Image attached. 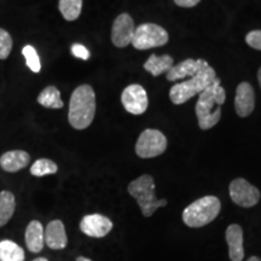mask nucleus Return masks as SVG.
Here are the masks:
<instances>
[{
    "instance_id": "1",
    "label": "nucleus",
    "mask_w": 261,
    "mask_h": 261,
    "mask_svg": "<svg viewBox=\"0 0 261 261\" xmlns=\"http://www.w3.org/2000/svg\"><path fill=\"white\" fill-rule=\"evenodd\" d=\"M226 100V92L220 79H215L210 86L198 94L195 112L201 129H210L219 122L221 106Z\"/></svg>"
},
{
    "instance_id": "2",
    "label": "nucleus",
    "mask_w": 261,
    "mask_h": 261,
    "mask_svg": "<svg viewBox=\"0 0 261 261\" xmlns=\"http://www.w3.org/2000/svg\"><path fill=\"white\" fill-rule=\"evenodd\" d=\"M96 115V93L90 85H81L74 90L69 102L68 120L75 129H85Z\"/></svg>"
},
{
    "instance_id": "3",
    "label": "nucleus",
    "mask_w": 261,
    "mask_h": 261,
    "mask_svg": "<svg viewBox=\"0 0 261 261\" xmlns=\"http://www.w3.org/2000/svg\"><path fill=\"white\" fill-rule=\"evenodd\" d=\"M215 79H217V73L207 62L195 76L172 86V89L169 90V98L175 106H180V104L187 103L196 94H200Z\"/></svg>"
},
{
    "instance_id": "4",
    "label": "nucleus",
    "mask_w": 261,
    "mask_h": 261,
    "mask_svg": "<svg viewBox=\"0 0 261 261\" xmlns=\"http://www.w3.org/2000/svg\"><path fill=\"white\" fill-rule=\"evenodd\" d=\"M127 190L133 198H136L143 215L146 218L151 217L160 207H165L167 204V200L156 198L154 178L149 174L140 175L136 180L129 182Z\"/></svg>"
},
{
    "instance_id": "5",
    "label": "nucleus",
    "mask_w": 261,
    "mask_h": 261,
    "mask_svg": "<svg viewBox=\"0 0 261 261\" xmlns=\"http://www.w3.org/2000/svg\"><path fill=\"white\" fill-rule=\"evenodd\" d=\"M220 200L215 196H204L188 205L182 212V220L189 227H202L219 215Z\"/></svg>"
},
{
    "instance_id": "6",
    "label": "nucleus",
    "mask_w": 261,
    "mask_h": 261,
    "mask_svg": "<svg viewBox=\"0 0 261 261\" xmlns=\"http://www.w3.org/2000/svg\"><path fill=\"white\" fill-rule=\"evenodd\" d=\"M168 40V33L161 25L143 23L136 28L130 45H133L137 50H149L152 47L163 46L167 44Z\"/></svg>"
},
{
    "instance_id": "7",
    "label": "nucleus",
    "mask_w": 261,
    "mask_h": 261,
    "mask_svg": "<svg viewBox=\"0 0 261 261\" xmlns=\"http://www.w3.org/2000/svg\"><path fill=\"white\" fill-rule=\"evenodd\" d=\"M167 138L161 130L148 128L143 130L136 143V154L142 159L162 155L167 149Z\"/></svg>"
},
{
    "instance_id": "8",
    "label": "nucleus",
    "mask_w": 261,
    "mask_h": 261,
    "mask_svg": "<svg viewBox=\"0 0 261 261\" xmlns=\"http://www.w3.org/2000/svg\"><path fill=\"white\" fill-rule=\"evenodd\" d=\"M230 197L241 207L250 208L260 201V191L246 179L237 178L230 184Z\"/></svg>"
},
{
    "instance_id": "9",
    "label": "nucleus",
    "mask_w": 261,
    "mask_h": 261,
    "mask_svg": "<svg viewBox=\"0 0 261 261\" xmlns=\"http://www.w3.org/2000/svg\"><path fill=\"white\" fill-rule=\"evenodd\" d=\"M121 103L126 112L133 115H142L149 107L148 93L144 87L138 84L127 86L121 94Z\"/></svg>"
},
{
    "instance_id": "10",
    "label": "nucleus",
    "mask_w": 261,
    "mask_h": 261,
    "mask_svg": "<svg viewBox=\"0 0 261 261\" xmlns=\"http://www.w3.org/2000/svg\"><path fill=\"white\" fill-rule=\"evenodd\" d=\"M135 22L128 14H121L115 18L112 28V41L116 47H126L132 44L135 35Z\"/></svg>"
},
{
    "instance_id": "11",
    "label": "nucleus",
    "mask_w": 261,
    "mask_h": 261,
    "mask_svg": "<svg viewBox=\"0 0 261 261\" xmlns=\"http://www.w3.org/2000/svg\"><path fill=\"white\" fill-rule=\"evenodd\" d=\"M80 230L89 237H106L113 230V221L102 214H89L80 221Z\"/></svg>"
},
{
    "instance_id": "12",
    "label": "nucleus",
    "mask_w": 261,
    "mask_h": 261,
    "mask_svg": "<svg viewBox=\"0 0 261 261\" xmlns=\"http://www.w3.org/2000/svg\"><path fill=\"white\" fill-rule=\"evenodd\" d=\"M255 108V93L249 83H241L237 86L234 97V109L238 116L247 117Z\"/></svg>"
},
{
    "instance_id": "13",
    "label": "nucleus",
    "mask_w": 261,
    "mask_h": 261,
    "mask_svg": "<svg viewBox=\"0 0 261 261\" xmlns=\"http://www.w3.org/2000/svg\"><path fill=\"white\" fill-rule=\"evenodd\" d=\"M45 244L54 250L64 249L68 244L64 224L61 220H52L45 228Z\"/></svg>"
},
{
    "instance_id": "14",
    "label": "nucleus",
    "mask_w": 261,
    "mask_h": 261,
    "mask_svg": "<svg viewBox=\"0 0 261 261\" xmlns=\"http://www.w3.org/2000/svg\"><path fill=\"white\" fill-rule=\"evenodd\" d=\"M225 238L228 244V255L231 261H242L244 259L242 227L237 224L230 225L225 233Z\"/></svg>"
},
{
    "instance_id": "15",
    "label": "nucleus",
    "mask_w": 261,
    "mask_h": 261,
    "mask_svg": "<svg viewBox=\"0 0 261 261\" xmlns=\"http://www.w3.org/2000/svg\"><path fill=\"white\" fill-rule=\"evenodd\" d=\"M207 63L204 60H185L180 63L174 64L167 73L168 81H177L185 77H192L200 71L203 65Z\"/></svg>"
},
{
    "instance_id": "16",
    "label": "nucleus",
    "mask_w": 261,
    "mask_h": 261,
    "mask_svg": "<svg viewBox=\"0 0 261 261\" xmlns=\"http://www.w3.org/2000/svg\"><path fill=\"white\" fill-rule=\"evenodd\" d=\"M31 161V156L23 150H11L6 151L0 158V167L3 171L9 173H15L27 167Z\"/></svg>"
},
{
    "instance_id": "17",
    "label": "nucleus",
    "mask_w": 261,
    "mask_h": 261,
    "mask_svg": "<svg viewBox=\"0 0 261 261\" xmlns=\"http://www.w3.org/2000/svg\"><path fill=\"white\" fill-rule=\"evenodd\" d=\"M44 227L42 224L38 220H32L27 225L24 233L25 246L32 253L41 252L45 246V236H44Z\"/></svg>"
},
{
    "instance_id": "18",
    "label": "nucleus",
    "mask_w": 261,
    "mask_h": 261,
    "mask_svg": "<svg viewBox=\"0 0 261 261\" xmlns=\"http://www.w3.org/2000/svg\"><path fill=\"white\" fill-rule=\"evenodd\" d=\"M173 65H174V61L168 55H163V56L151 55L149 60L145 62L144 69L154 75V76H159L163 73H168Z\"/></svg>"
},
{
    "instance_id": "19",
    "label": "nucleus",
    "mask_w": 261,
    "mask_h": 261,
    "mask_svg": "<svg viewBox=\"0 0 261 261\" xmlns=\"http://www.w3.org/2000/svg\"><path fill=\"white\" fill-rule=\"evenodd\" d=\"M16 210L15 196L10 191L0 192V227L9 223Z\"/></svg>"
},
{
    "instance_id": "20",
    "label": "nucleus",
    "mask_w": 261,
    "mask_h": 261,
    "mask_svg": "<svg viewBox=\"0 0 261 261\" xmlns=\"http://www.w3.org/2000/svg\"><path fill=\"white\" fill-rule=\"evenodd\" d=\"M24 250L14 241H0V261H24Z\"/></svg>"
},
{
    "instance_id": "21",
    "label": "nucleus",
    "mask_w": 261,
    "mask_h": 261,
    "mask_svg": "<svg viewBox=\"0 0 261 261\" xmlns=\"http://www.w3.org/2000/svg\"><path fill=\"white\" fill-rule=\"evenodd\" d=\"M38 103L48 109H62L64 106L61 99V92L55 86H47L42 90L38 96Z\"/></svg>"
},
{
    "instance_id": "22",
    "label": "nucleus",
    "mask_w": 261,
    "mask_h": 261,
    "mask_svg": "<svg viewBox=\"0 0 261 261\" xmlns=\"http://www.w3.org/2000/svg\"><path fill=\"white\" fill-rule=\"evenodd\" d=\"M58 9L67 21H75L83 10V0H60Z\"/></svg>"
},
{
    "instance_id": "23",
    "label": "nucleus",
    "mask_w": 261,
    "mask_h": 261,
    "mask_svg": "<svg viewBox=\"0 0 261 261\" xmlns=\"http://www.w3.org/2000/svg\"><path fill=\"white\" fill-rule=\"evenodd\" d=\"M58 171V166L48 159L37 160L31 167V174L34 177H44V175L55 174Z\"/></svg>"
},
{
    "instance_id": "24",
    "label": "nucleus",
    "mask_w": 261,
    "mask_h": 261,
    "mask_svg": "<svg viewBox=\"0 0 261 261\" xmlns=\"http://www.w3.org/2000/svg\"><path fill=\"white\" fill-rule=\"evenodd\" d=\"M22 55L24 56L28 68L33 73H39L41 70L40 58H39V55L37 50H35V47H33L32 45H25L23 50H22Z\"/></svg>"
},
{
    "instance_id": "25",
    "label": "nucleus",
    "mask_w": 261,
    "mask_h": 261,
    "mask_svg": "<svg viewBox=\"0 0 261 261\" xmlns=\"http://www.w3.org/2000/svg\"><path fill=\"white\" fill-rule=\"evenodd\" d=\"M12 50V38L9 32L0 28V60H6Z\"/></svg>"
},
{
    "instance_id": "26",
    "label": "nucleus",
    "mask_w": 261,
    "mask_h": 261,
    "mask_svg": "<svg viewBox=\"0 0 261 261\" xmlns=\"http://www.w3.org/2000/svg\"><path fill=\"white\" fill-rule=\"evenodd\" d=\"M246 41L250 47L261 51V31H253L248 33Z\"/></svg>"
},
{
    "instance_id": "27",
    "label": "nucleus",
    "mask_w": 261,
    "mask_h": 261,
    "mask_svg": "<svg viewBox=\"0 0 261 261\" xmlns=\"http://www.w3.org/2000/svg\"><path fill=\"white\" fill-rule=\"evenodd\" d=\"M71 54L76 58H80V60L84 61H87L90 58V51L81 44H74L71 46Z\"/></svg>"
},
{
    "instance_id": "28",
    "label": "nucleus",
    "mask_w": 261,
    "mask_h": 261,
    "mask_svg": "<svg viewBox=\"0 0 261 261\" xmlns=\"http://www.w3.org/2000/svg\"><path fill=\"white\" fill-rule=\"evenodd\" d=\"M201 0H174V3L180 8H194Z\"/></svg>"
},
{
    "instance_id": "29",
    "label": "nucleus",
    "mask_w": 261,
    "mask_h": 261,
    "mask_svg": "<svg viewBox=\"0 0 261 261\" xmlns=\"http://www.w3.org/2000/svg\"><path fill=\"white\" fill-rule=\"evenodd\" d=\"M76 261H92V260H90V259H87V257H85V256H79L76 259Z\"/></svg>"
},
{
    "instance_id": "30",
    "label": "nucleus",
    "mask_w": 261,
    "mask_h": 261,
    "mask_svg": "<svg viewBox=\"0 0 261 261\" xmlns=\"http://www.w3.org/2000/svg\"><path fill=\"white\" fill-rule=\"evenodd\" d=\"M247 261H261V259L257 256H252V257H249Z\"/></svg>"
},
{
    "instance_id": "31",
    "label": "nucleus",
    "mask_w": 261,
    "mask_h": 261,
    "mask_svg": "<svg viewBox=\"0 0 261 261\" xmlns=\"http://www.w3.org/2000/svg\"><path fill=\"white\" fill-rule=\"evenodd\" d=\"M257 80H259V85H260V89H261V68L257 71Z\"/></svg>"
},
{
    "instance_id": "32",
    "label": "nucleus",
    "mask_w": 261,
    "mask_h": 261,
    "mask_svg": "<svg viewBox=\"0 0 261 261\" xmlns=\"http://www.w3.org/2000/svg\"><path fill=\"white\" fill-rule=\"evenodd\" d=\"M33 261H48L46 257H37V259H34Z\"/></svg>"
}]
</instances>
